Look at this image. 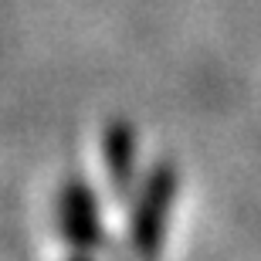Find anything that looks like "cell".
<instances>
[{
    "label": "cell",
    "mask_w": 261,
    "mask_h": 261,
    "mask_svg": "<svg viewBox=\"0 0 261 261\" xmlns=\"http://www.w3.org/2000/svg\"><path fill=\"white\" fill-rule=\"evenodd\" d=\"M173 200H176V166L173 163L153 166L139 184V197H136L133 217H129V241H133V251L139 258L149 261L163 248Z\"/></svg>",
    "instance_id": "obj_1"
},
{
    "label": "cell",
    "mask_w": 261,
    "mask_h": 261,
    "mask_svg": "<svg viewBox=\"0 0 261 261\" xmlns=\"http://www.w3.org/2000/svg\"><path fill=\"white\" fill-rule=\"evenodd\" d=\"M102 156H106V170L112 176L119 194H126L133 187L136 176V129L129 126L126 119H116L106 126L102 136Z\"/></svg>",
    "instance_id": "obj_3"
},
{
    "label": "cell",
    "mask_w": 261,
    "mask_h": 261,
    "mask_svg": "<svg viewBox=\"0 0 261 261\" xmlns=\"http://www.w3.org/2000/svg\"><path fill=\"white\" fill-rule=\"evenodd\" d=\"M58 224L68 244L82 251L102 244V224H98V200L92 187L82 180H68L58 194Z\"/></svg>",
    "instance_id": "obj_2"
}]
</instances>
